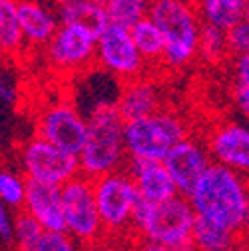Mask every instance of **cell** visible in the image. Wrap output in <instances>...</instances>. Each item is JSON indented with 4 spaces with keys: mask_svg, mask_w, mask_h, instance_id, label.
Masks as SVG:
<instances>
[{
    "mask_svg": "<svg viewBox=\"0 0 249 251\" xmlns=\"http://www.w3.org/2000/svg\"><path fill=\"white\" fill-rule=\"evenodd\" d=\"M198 217L213 222L235 233L241 231L245 209L249 203V187L245 174L211 162L188 194Z\"/></svg>",
    "mask_w": 249,
    "mask_h": 251,
    "instance_id": "6da1fadb",
    "label": "cell"
},
{
    "mask_svg": "<svg viewBox=\"0 0 249 251\" xmlns=\"http://www.w3.org/2000/svg\"><path fill=\"white\" fill-rule=\"evenodd\" d=\"M98 34L82 24L60 22L56 34L44 46L48 66L60 74H82L96 68Z\"/></svg>",
    "mask_w": 249,
    "mask_h": 251,
    "instance_id": "ba28073f",
    "label": "cell"
},
{
    "mask_svg": "<svg viewBox=\"0 0 249 251\" xmlns=\"http://www.w3.org/2000/svg\"><path fill=\"white\" fill-rule=\"evenodd\" d=\"M18 18L26 48L44 50L60 26V14L48 0H18Z\"/></svg>",
    "mask_w": 249,
    "mask_h": 251,
    "instance_id": "9a60e30c",
    "label": "cell"
},
{
    "mask_svg": "<svg viewBox=\"0 0 249 251\" xmlns=\"http://www.w3.org/2000/svg\"><path fill=\"white\" fill-rule=\"evenodd\" d=\"M44 233L46 229L32 215L26 213L24 209H18V213L14 215V231H12V243L16 251H34Z\"/></svg>",
    "mask_w": 249,
    "mask_h": 251,
    "instance_id": "603a6c76",
    "label": "cell"
},
{
    "mask_svg": "<svg viewBox=\"0 0 249 251\" xmlns=\"http://www.w3.org/2000/svg\"><path fill=\"white\" fill-rule=\"evenodd\" d=\"M132 38L140 50V54L144 56L148 68H162L164 62V52H166V38L162 34V30L158 28L149 16H144L142 20H138L132 28Z\"/></svg>",
    "mask_w": 249,
    "mask_h": 251,
    "instance_id": "ac0fdd59",
    "label": "cell"
},
{
    "mask_svg": "<svg viewBox=\"0 0 249 251\" xmlns=\"http://www.w3.org/2000/svg\"><path fill=\"white\" fill-rule=\"evenodd\" d=\"M82 247L68 231H46L34 251H82Z\"/></svg>",
    "mask_w": 249,
    "mask_h": 251,
    "instance_id": "4316f807",
    "label": "cell"
},
{
    "mask_svg": "<svg viewBox=\"0 0 249 251\" xmlns=\"http://www.w3.org/2000/svg\"><path fill=\"white\" fill-rule=\"evenodd\" d=\"M126 170L136 181L140 198L148 201H164L179 194L164 160H130Z\"/></svg>",
    "mask_w": 249,
    "mask_h": 251,
    "instance_id": "e0dca14e",
    "label": "cell"
},
{
    "mask_svg": "<svg viewBox=\"0 0 249 251\" xmlns=\"http://www.w3.org/2000/svg\"><path fill=\"white\" fill-rule=\"evenodd\" d=\"M0 241H2V237H0Z\"/></svg>",
    "mask_w": 249,
    "mask_h": 251,
    "instance_id": "ab89813d",
    "label": "cell"
},
{
    "mask_svg": "<svg viewBox=\"0 0 249 251\" xmlns=\"http://www.w3.org/2000/svg\"><path fill=\"white\" fill-rule=\"evenodd\" d=\"M196 211L190 198L175 194L164 201H148L140 198L134 217L136 239L162 243L175 251H194Z\"/></svg>",
    "mask_w": 249,
    "mask_h": 251,
    "instance_id": "3957f363",
    "label": "cell"
},
{
    "mask_svg": "<svg viewBox=\"0 0 249 251\" xmlns=\"http://www.w3.org/2000/svg\"><path fill=\"white\" fill-rule=\"evenodd\" d=\"M26 198V176L0 170V201L6 203L10 209H22Z\"/></svg>",
    "mask_w": 249,
    "mask_h": 251,
    "instance_id": "484cf974",
    "label": "cell"
},
{
    "mask_svg": "<svg viewBox=\"0 0 249 251\" xmlns=\"http://www.w3.org/2000/svg\"><path fill=\"white\" fill-rule=\"evenodd\" d=\"M94 192L106 237L136 239L134 217L140 203V192L130 172L124 168L96 177Z\"/></svg>",
    "mask_w": 249,
    "mask_h": 251,
    "instance_id": "8992f818",
    "label": "cell"
},
{
    "mask_svg": "<svg viewBox=\"0 0 249 251\" xmlns=\"http://www.w3.org/2000/svg\"><path fill=\"white\" fill-rule=\"evenodd\" d=\"M50 4H54L56 8H60V6H64V4H68V2H72V0H48Z\"/></svg>",
    "mask_w": 249,
    "mask_h": 251,
    "instance_id": "8d00e7d4",
    "label": "cell"
},
{
    "mask_svg": "<svg viewBox=\"0 0 249 251\" xmlns=\"http://www.w3.org/2000/svg\"><path fill=\"white\" fill-rule=\"evenodd\" d=\"M16 100H18L16 80L4 66H0V104L12 106L16 104Z\"/></svg>",
    "mask_w": 249,
    "mask_h": 251,
    "instance_id": "f546056e",
    "label": "cell"
},
{
    "mask_svg": "<svg viewBox=\"0 0 249 251\" xmlns=\"http://www.w3.org/2000/svg\"><path fill=\"white\" fill-rule=\"evenodd\" d=\"M211 162L213 160L209 155L205 142L194 136H188L179 144H175L164 158V164L172 174L177 192L183 196H188L194 190V185L203 176V172L211 166Z\"/></svg>",
    "mask_w": 249,
    "mask_h": 251,
    "instance_id": "4fadbf2b",
    "label": "cell"
},
{
    "mask_svg": "<svg viewBox=\"0 0 249 251\" xmlns=\"http://www.w3.org/2000/svg\"><path fill=\"white\" fill-rule=\"evenodd\" d=\"M227 42L231 56L249 54V16H243L233 28L227 30Z\"/></svg>",
    "mask_w": 249,
    "mask_h": 251,
    "instance_id": "83f0119b",
    "label": "cell"
},
{
    "mask_svg": "<svg viewBox=\"0 0 249 251\" xmlns=\"http://www.w3.org/2000/svg\"><path fill=\"white\" fill-rule=\"evenodd\" d=\"M229 54H231V50H229L225 30L203 22L201 34H199V44H198V58L203 60L209 66H217V64H224Z\"/></svg>",
    "mask_w": 249,
    "mask_h": 251,
    "instance_id": "7402d4cb",
    "label": "cell"
},
{
    "mask_svg": "<svg viewBox=\"0 0 249 251\" xmlns=\"http://www.w3.org/2000/svg\"><path fill=\"white\" fill-rule=\"evenodd\" d=\"M196 2L201 20L225 30V32L243 18V14L237 8H233L229 2H225V0H196Z\"/></svg>",
    "mask_w": 249,
    "mask_h": 251,
    "instance_id": "d4e9b609",
    "label": "cell"
},
{
    "mask_svg": "<svg viewBox=\"0 0 249 251\" xmlns=\"http://www.w3.org/2000/svg\"><path fill=\"white\" fill-rule=\"evenodd\" d=\"M162 106H164V92L160 84L148 74L122 84L120 96H118V108L124 120L149 116L153 112L162 110Z\"/></svg>",
    "mask_w": 249,
    "mask_h": 251,
    "instance_id": "2e32d148",
    "label": "cell"
},
{
    "mask_svg": "<svg viewBox=\"0 0 249 251\" xmlns=\"http://www.w3.org/2000/svg\"><path fill=\"white\" fill-rule=\"evenodd\" d=\"M211 160L239 174H249V126L225 120L215 124L205 136Z\"/></svg>",
    "mask_w": 249,
    "mask_h": 251,
    "instance_id": "7c38bea8",
    "label": "cell"
},
{
    "mask_svg": "<svg viewBox=\"0 0 249 251\" xmlns=\"http://www.w3.org/2000/svg\"><path fill=\"white\" fill-rule=\"evenodd\" d=\"M62 205H64L66 231L78 243L90 245L106 237L92 177L78 174L62 185Z\"/></svg>",
    "mask_w": 249,
    "mask_h": 251,
    "instance_id": "52a82bcc",
    "label": "cell"
},
{
    "mask_svg": "<svg viewBox=\"0 0 249 251\" xmlns=\"http://www.w3.org/2000/svg\"><path fill=\"white\" fill-rule=\"evenodd\" d=\"M92 2H100V4H104V2H106V0H92Z\"/></svg>",
    "mask_w": 249,
    "mask_h": 251,
    "instance_id": "74e56055",
    "label": "cell"
},
{
    "mask_svg": "<svg viewBox=\"0 0 249 251\" xmlns=\"http://www.w3.org/2000/svg\"><path fill=\"white\" fill-rule=\"evenodd\" d=\"M60 22L66 24H82L90 30L100 34L102 30L110 24L106 6L100 2H92V0H72V2L58 8Z\"/></svg>",
    "mask_w": 249,
    "mask_h": 251,
    "instance_id": "ffe728a7",
    "label": "cell"
},
{
    "mask_svg": "<svg viewBox=\"0 0 249 251\" xmlns=\"http://www.w3.org/2000/svg\"><path fill=\"white\" fill-rule=\"evenodd\" d=\"M12 231H14L12 209L0 201V237H2V241H12Z\"/></svg>",
    "mask_w": 249,
    "mask_h": 251,
    "instance_id": "1f68e13d",
    "label": "cell"
},
{
    "mask_svg": "<svg viewBox=\"0 0 249 251\" xmlns=\"http://www.w3.org/2000/svg\"><path fill=\"white\" fill-rule=\"evenodd\" d=\"M26 48L18 18V0H0V58H14Z\"/></svg>",
    "mask_w": 249,
    "mask_h": 251,
    "instance_id": "d6986e66",
    "label": "cell"
},
{
    "mask_svg": "<svg viewBox=\"0 0 249 251\" xmlns=\"http://www.w3.org/2000/svg\"><path fill=\"white\" fill-rule=\"evenodd\" d=\"M20 166L26 179L64 185L80 174L78 155L58 148L56 144L36 136L20 150Z\"/></svg>",
    "mask_w": 249,
    "mask_h": 251,
    "instance_id": "30bf717a",
    "label": "cell"
},
{
    "mask_svg": "<svg viewBox=\"0 0 249 251\" xmlns=\"http://www.w3.org/2000/svg\"><path fill=\"white\" fill-rule=\"evenodd\" d=\"M245 181H247V187H249V174H245Z\"/></svg>",
    "mask_w": 249,
    "mask_h": 251,
    "instance_id": "f35d334b",
    "label": "cell"
},
{
    "mask_svg": "<svg viewBox=\"0 0 249 251\" xmlns=\"http://www.w3.org/2000/svg\"><path fill=\"white\" fill-rule=\"evenodd\" d=\"M88 136L82 151L78 153L80 174L96 179L110 172L124 170L130 155L124 140L126 120L120 114L118 102L102 104L86 114Z\"/></svg>",
    "mask_w": 249,
    "mask_h": 251,
    "instance_id": "7a4b0ae2",
    "label": "cell"
},
{
    "mask_svg": "<svg viewBox=\"0 0 249 251\" xmlns=\"http://www.w3.org/2000/svg\"><path fill=\"white\" fill-rule=\"evenodd\" d=\"M36 136L78 155L88 136L86 116L68 98L54 100L36 118Z\"/></svg>",
    "mask_w": 249,
    "mask_h": 251,
    "instance_id": "8fae6325",
    "label": "cell"
},
{
    "mask_svg": "<svg viewBox=\"0 0 249 251\" xmlns=\"http://www.w3.org/2000/svg\"><path fill=\"white\" fill-rule=\"evenodd\" d=\"M96 66L112 74L116 80L130 82L149 72L144 56L140 54L130 28L108 24L98 34Z\"/></svg>",
    "mask_w": 249,
    "mask_h": 251,
    "instance_id": "9c48e42d",
    "label": "cell"
},
{
    "mask_svg": "<svg viewBox=\"0 0 249 251\" xmlns=\"http://www.w3.org/2000/svg\"><path fill=\"white\" fill-rule=\"evenodd\" d=\"M225 251H247V249H245L243 239H241V237H237V241H235V243H231V245H229Z\"/></svg>",
    "mask_w": 249,
    "mask_h": 251,
    "instance_id": "d590c367",
    "label": "cell"
},
{
    "mask_svg": "<svg viewBox=\"0 0 249 251\" xmlns=\"http://www.w3.org/2000/svg\"><path fill=\"white\" fill-rule=\"evenodd\" d=\"M231 70H233V86L249 92V54L233 56Z\"/></svg>",
    "mask_w": 249,
    "mask_h": 251,
    "instance_id": "4dcf8cb0",
    "label": "cell"
},
{
    "mask_svg": "<svg viewBox=\"0 0 249 251\" xmlns=\"http://www.w3.org/2000/svg\"><path fill=\"white\" fill-rule=\"evenodd\" d=\"M22 209L32 215L46 231H66L62 185L26 179V198Z\"/></svg>",
    "mask_w": 249,
    "mask_h": 251,
    "instance_id": "5bb4252c",
    "label": "cell"
},
{
    "mask_svg": "<svg viewBox=\"0 0 249 251\" xmlns=\"http://www.w3.org/2000/svg\"><path fill=\"white\" fill-rule=\"evenodd\" d=\"M239 233H243V235H247V237H249V203H247V209H245L243 226H241V231H239Z\"/></svg>",
    "mask_w": 249,
    "mask_h": 251,
    "instance_id": "e575fe53",
    "label": "cell"
},
{
    "mask_svg": "<svg viewBox=\"0 0 249 251\" xmlns=\"http://www.w3.org/2000/svg\"><path fill=\"white\" fill-rule=\"evenodd\" d=\"M192 136L190 124L174 110H158L149 116L126 120L124 140L130 160H164L170 150Z\"/></svg>",
    "mask_w": 249,
    "mask_h": 251,
    "instance_id": "5b68a950",
    "label": "cell"
},
{
    "mask_svg": "<svg viewBox=\"0 0 249 251\" xmlns=\"http://www.w3.org/2000/svg\"><path fill=\"white\" fill-rule=\"evenodd\" d=\"M104 6L112 24L132 28L138 20L148 16L149 0H106Z\"/></svg>",
    "mask_w": 249,
    "mask_h": 251,
    "instance_id": "cb8c5ba5",
    "label": "cell"
},
{
    "mask_svg": "<svg viewBox=\"0 0 249 251\" xmlns=\"http://www.w3.org/2000/svg\"><path fill=\"white\" fill-rule=\"evenodd\" d=\"M148 16L166 38L162 68L183 70L198 58L201 14L196 0H149Z\"/></svg>",
    "mask_w": 249,
    "mask_h": 251,
    "instance_id": "277c9868",
    "label": "cell"
},
{
    "mask_svg": "<svg viewBox=\"0 0 249 251\" xmlns=\"http://www.w3.org/2000/svg\"><path fill=\"white\" fill-rule=\"evenodd\" d=\"M233 8H237L243 16H249V0H225Z\"/></svg>",
    "mask_w": 249,
    "mask_h": 251,
    "instance_id": "836d02e7",
    "label": "cell"
},
{
    "mask_svg": "<svg viewBox=\"0 0 249 251\" xmlns=\"http://www.w3.org/2000/svg\"><path fill=\"white\" fill-rule=\"evenodd\" d=\"M237 237L239 233L198 217L194 227V251H225Z\"/></svg>",
    "mask_w": 249,
    "mask_h": 251,
    "instance_id": "44dd1931",
    "label": "cell"
},
{
    "mask_svg": "<svg viewBox=\"0 0 249 251\" xmlns=\"http://www.w3.org/2000/svg\"><path fill=\"white\" fill-rule=\"evenodd\" d=\"M82 251H136V239L102 237L90 245H84Z\"/></svg>",
    "mask_w": 249,
    "mask_h": 251,
    "instance_id": "f1b7e54d",
    "label": "cell"
},
{
    "mask_svg": "<svg viewBox=\"0 0 249 251\" xmlns=\"http://www.w3.org/2000/svg\"><path fill=\"white\" fill-rule=\"evenodd\" d=\"M136 251H175L172 247H166L162 243H153L146 239H136Z\"/></svg>",
    "mask_w": 249,
    "mask_h": 251,
    "instance_id": "d6a6232c",
    "label": "cell"
}]
</instances>
